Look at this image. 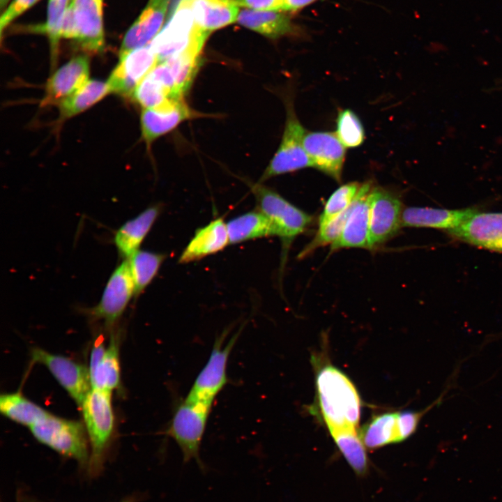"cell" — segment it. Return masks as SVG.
<instances>
[{"instance_id":"cell-1","label":"cell","mask_w":502,"mask_h":502,"mask_svg":"<svg viewBox=\"0 0 502 502\" xmlns=\"http://www.w3.org/2000/svg\"><path fill=\"white\" fill-rule=\"evenodd\" d=\"M316 386L320 411L328 430L356 429L361 402L347 376L332 365H326L317 375Z\"/></svg>"},{"instance_id":"cell-2","label":"cell","mask_w":502,"mask_h":502,"mask_svg":"<svg viewBox=\"0 0 502 502\" xmlns=\"http://www.w3.org/2000/svg\"><path fill=\"white\" fill-rule=\"evenodd\" d=\"M80 408L90 446L88 474L96 478L103 470L114 431L112 391L91 388Z\"/></svg>"},{"instance_id":"cell-3","label":"cell","mask_w":502,"mask_h":502,"mask_svg":"<svg viewBox=\"0 0 502 502\" xmlns=\"http://www.w3.org/2000/svg\"><path fill=\"white\" fill-rule=\"evenodd\" d=\"M29 429L38 441L87 469L89 443L84 425L49 413Z\"/></svg>"},{"instance_id":"cell-4","label":"cell","mask_w":502,"mask_h":502,"mask_svg":"<svg viewBox=\"0 0 502 502\" xmlns=\"http://www.w3.org/2000/svg\"><path fill=\"white\" fill-rule=\"evenodd\" d=\"M212 405L185 399L176 408L166 431L180 448L183 462H197L204 466L199 456L200 446Z\"/></svg>"},{"instance_id":"cell-5","label":"cell","mask_w":502,"mask_h":502,"mask_svg":"<svg viewBox=\"0 0 502 502\" xmlns=\"http://www.w3.org/2000/svg\"><path fill=\"white\" fill-rule=\"evenodd\" d=\"M286 121L278 149L264 170L259 183L272 177L312 167L303 146L306 130L300 123L294 107L293 99L285 100Z\"/></svg>"},{"instance_id":"cell-6","label":"cell","mask_w":502,"mask_h":502,"mask_svg":"<svg viewBox=\"0 0 502 502\" xmlns=\"http://www.w3.org/2000/svg\"><path fill=\"white\" fill-rule=\"evenodd\" d=\"M259 208L271 220L275 232L285 245L303 233L311 224L312 217L299 209L275 191L261 183L250 185Z\"/></svg>"},{"instance_id":"cell-7","label":"cell","mask_w":502,"mask_h":502,"mask_svg":"<svg viewBox=\"0 0 502 502\" xmlns=\"http://www.w3.org/2000/svg\"><path fill=\"white\" fill-rule=\"evenodd\" d=\"M227 330L215 340L209 358L196 377L186 400L212 405L215 397L227 383V362L241 330L224 344Z\"/></svg>"},{"instance_id":"cell-8","label":"cell","mask_w":502,"mask_h":502,"mask_svg":"<svg viewBox=\"0 0 502 502\" xmlns=\"http://www.w3.org/2000/svg\"><path fill=\"white\" fill-rule=\"evenodd\" d=\"M199 30L190 0H180L168 22L149 45L160 63L185 50Z\"/></svg>"},{"instance_id":"cell-9","label":"cell","mask_w":502,"mask_h":502,"mask_svg":"<svg viewBox=\"0 0 502 502\" xmlns=\"http://www.w3.org/2000/svg\"><path fill=\"white\" fill-rule=\"evenodd\" d=\"M402 204L393 192L373 186L370 195L369 249L395 236L402 226Z\"/></svg>"},{"instance_id":"cell-10","label":"cell","mask_w":502,"mask_h":502,"mask_svg":"<svg viewBox=\"0 0 502 502\" xmlns=\"http://www.w3.org/2000/svg\"><path fill=\"white\" fill-rule=\"evenodd\" d=\"M35 363L45 365L76 404L81 407L91 389L89 370L72 359L40 348L31 351Z\"/></svg>"},{"instance_id":"cell-11","label":"cell","mask_w":502,"mask_h":502,"mask_svg":"<svg viewBox=\"0 0 502 502\" xmlns=\"http://www.w3.org/2000/svg\"><path fill=\"white\" fill-rule=\"evenodd\" d=\"M133 295L135 285L128 260L124 259L111 274L99 303L90 310V314L111 326L121 317Z\"/></svg>"},{"instance_id":"cell-12","label":"cell","mask_w":502,"mask_h":502,"mask_svg":"<svg viewBox=\"0 0 502 502\" xmlns=\"http://www.w3.org/2000/svg\"><path fill=\"white\" fill-rule=\"evenodd\" d=\"M158 63L150 45L120 56L107 81L110 91L132 97L137 86Z\"/></svg>"},{"instance_id":"cell-13","label":"cell","mask_w":502,"mask_h":502,"mask_svg":"<svg viewBox=\"0 0 502 502\" xmlns=\"http://www.w3.org/2000/svg\"><path fill=\"white\" fill-rule=\"evenodd\" d=\"M453 240L502 253V212H476L459 227L446 231Z\"/></svg>"},{"instance_id":"cell-14","label":"cell","mask_w":502,"mask_h":502,"mask_svg":"<svg viewBox=\"0 0 502 502\" xmlns=\"http://www.w3.org/2000/svg\"><path fill=\"white\" fill-rule=\"evenodd\" d=\"M303 146L312 167L341 181L346 150L336 133L306 130Z\"/></svg>"},{"instance_id":"cell-15","label":"cell","mask_w":502,"mask_h":502,"mask_svg":"<svg viewBox=\"0 0 502 502\" xmlns=\"http://www.w3.org/2000/svg\"><path fill=\"white\" fill-rule=\"evenodd\" d=\"M77 30L75 40L86 51L100 53L105 49L102 0H70Z\"/></svg>"},{"instance_id":"cell-16","label":"cell","mask_w":502,"mask_h":502,"mask_svg":"<svg viewBox=\"0 0 502 502\" xmlns=\"http://www.w3.org/2000/svg\"><path fill=\"white\" fill-rule=\"evenodd\" d=\"M195 116V113L183 98L169 100L155 108L143 109L140 117L142 137L149 146L160 136Z\"/></svg>"},{"instance_id":"cell-17","label":"cell","mask_w":502,"mask_h":502,"mask_svg":"<svg viewBox=\"0 0 502 502\" xmlns=\"http://www.w3.org/2000/svg\"><path fill=\"white\" fill-rule=\"evenodd\" d=\"M370 181L361 183L340 236L331 245V250L344 248H369Z\"/></svg>"},{"instance_id":"cell-18","label":"cell","mask_w":502,"mask_h":502,"mask_svg":"<svg viewBox=\"0 0 502 502\" xmlns=\"http://www.w3.org/2000/svg\"><path fill=\"white\" fill-rule=\"evenodd\" d=\"M89 61L86 56H77L59 68L45 86L42 106L59 105L77 92L89 81Z\"/></svg>"},{"instance_id":"cell-19","label":"cell","mask_w":502,"mask_h":502,"mask_svg":"<svg viewBox=\"0 0 502 502\" xmlns=\"http://www.w3.org/2000/svg\"><path fill=\"white\" fill-rule=\"evenodd\" d=\"M170 0H149L124 36L119 56L151 43L162 29Z\"/></svg>"},{"instance_id":"cell-20","label":"cell","mask_w":502,"mask_h":502,"mask_svg":"<svg viewBox=\"0 0 502 502\" xmlns=\"http://www.w3.org/2000/svg\"><path fill=\"white\" fill-rule=\"evenodd\" d=\"M89 374L91 388L112 391L120 384L118 340L112 336L107 346L98 342L91 349Z\"/></svg>"},{"instance_id":"cell-21","label":"cell","mask_w":502,"mask_h":502,"mask_svg":"<svg viewBox=\"0 0 502 502\" xmlns=\"http://www.w3.org/2000/svg\"><path fill=\"white\" fill-rule=\"evenodd\" d=\"M237 22L242 26L266 37L277 39L283 36L303 37V29L280 10H240Z\"/></svg>"},{"instance_id":"cell-22","label":"cell","mask_w":502,"mask_h":502,"mask_svg":"<svg viewBox=\"0 0 502 502\" xmlns=\"http://www.w3.org/2000/svg\"><path fill=\"white\" fill-rule=\"evenodd\" d=\"M478 211L476 207L460 209L407 207L403 210L402 226L443 229H455Z\"/></svg>"},{"instance_id":"cell-23","label":"cell","mask_w":502,"mask_h":502,"mask_svg":"<svg viewBox=\"0 0 502 502\" xmlns=\"http://www.w3.org/2000/svg\"><path fill=\"white\" fill-rule=\"evenodd\" d=\"M229 244L227 223L217 218L198 229L180 256L179 263H189L223 250Z\"/></svg>"},{"instance_id":"cell-24","label":"cell","mask_w":502,"mask_h":502,"mask_svg":"<svg viewBox=\"0 0 502 502\" xmlns=\"http://www.w3.org/2000/svg\"><path fill=\"white\" fill-rule=\"evenodd\" d=\"M160 207H148L138 215L122 225L116 231L114 242L119 254L129 259L139 250L144 239L159 215Z\"/></svg>"},{"instance_id":"cell-25","label":"cell","mask_w":502,"mask_h":502,"mask_svg":"<svg viewBox=\"0 0 502 502\" xmlns=\"http://www.w3.org/2000/svg\"><path fill=\"white\" fill-rule=\"evenodd\" d=\"M196 25L211 32L237 22L239 6L234 0H190Z\"/></svg>"},{"instance_id":"cell-26","label":"cell","mask_w":502,"mask_h":502,"mask_svg":"<svg viewBox=\"0 0 502 502\" xmlns=\"http://www.w3.org/2000/svg\"><path fill=\"white\" fill-rule=\"evenodd\" d=\"M227 228L229 244L275 236L271 220L260 211H250L231 219L227 223Z\"/></svg>"},{"instance_id":"cell-27","label":"cell","mask_w":502,"mask_h":502,"mask_svg":"<svg viewBox=\"0 0 502 502\" xmlns=\"http://www.w3.org/2000/svg\"><path fill=\"white\" fill-rule=\"evenodd\" d=\"M397 414V412L384 413L372 418L364 426L360 435L365 446L376 449L390 443L401 442Z\"/></svg>"},{"instance_id":"cell-28","label":"cell","mask_w":502,"mask_h":502,"mask_svg":"<svg viewBox=\"0 0 502 502\" xmlns=\"http://www.w3.org/2000/svg\"><path fill=\"white\" fill-rule=\"evenodd\" d=\"M0 411L11 420L29 427L50 413L20 393L1 395Z\"/></svg>"},{"instance_id":"cell-29","label":"cell","mask_w":502,"mask_h":502,"mask_svg":"<svg viewBox=\"0 0 502 502\" xmlns=\"http://www.w3.org/2000/svg\"><path fill=\"white\" fill-rule=\"evenodd\" d=\"M336 446L352 469L358 475L367 472L368 462L365 445L356 429L329 430Z\"/></svg>"},{"instance_id":"cell-30","label":"cell","mask_w":502,"mask_h":502,"mask_svg":"<svg viewBox=\"0 0 502 502\" xmlns=\"http://www.w3.org/2000/svg\"><path fill=\"white\" fill-rule=\"evenodd\" d=\"M109 93L107 82L89 80L84 86L58 105L60 119H66L84 112Z\"/></svg>"},{"instance_id":"cell-31","label":"cell","mask_w":502,"mask_h":502,"mask_svg":"<svg viewBox=\"0 0 502 502\" xmlns=\"http://www.w3.org/2000/svg\"><path fill=\"white\" fill-rule=\"evenodd\" d=\"M165 259L162 254L139 250L128 259L135 296L142 293L154 279Z\"/></svg>"},{"instance_id":"cell-32","label":"cell","mask_w":502,"mask_h":502,"mask_svg":"<svg viewBox=\"0 0 502 502\" xmlns=\"http://www.w3.org/2000/svg\"><path fill=\"white\" fill-rule=\"evenodd\" d=\"M336 135L346 148L360 146L365 139V130L362 122L351 109L338 112L336 119Z\"/></svg>"},{"instance_id":"cell-33","label":"cell","mask_w":502,"mask_h":502,"mask_svg":"<svg viewBox=\"0 0 502 502\" xmlns=\"http://www.w3.org/2000/svg\"><path fill=\"white\" fill-rule=\"evenodd\" d=\"M132 98L144 109L155 108L174 99L169 90L149 73L135 90Z\"/></svg>"},{"instance_id":"cell-34","label":"cell","mask_w":502,"mask_h":502,"mask_svg":"<svg viewBox=\"0 0 502 502\" xmlns=\"http://www.w3.org/2000/svg\"><path fill=\"white\" fill-rule=\"evenodd\" d=\"M361 183L350 182L340 186L328 199L324 211L319 218V225H323L344 211L352 204Z\"/></svg>"},{"instance_id":"cell-35","label":"cell","mask_w":502,"mask_h":502,"mask_svg":"<svg viewBox=\"0 0 502 502\" xmlns=\"http://www.w3.org/2000/svg\"><path fill=\"white\" fill-rule=\"evenodd\" d=\"M353 203V202H352ZM352 208V204L344 211L327 222L319 225L318 231L312 241L307 245L300 256L305 257L320 246L331 243V245L340 236L346 221Z\"/></svg>"},{"instance_id":"cell-36","label":"cell","mask_w":502,"mask_h":502,"mask_svg":"<svg viewBox=\"0 0 502 502\" xmlns=\"http://www.w3.org/2000/svg\"><path fill=\"white\" fill-rule=\"evenodd\" d=\"M69 1H48L47 20L43 29L50 40L52 57H55L58 52L59 40L61 38L62 24Z\"/></svg>"},{"instance_id":"cell-37","label":"cell","mask_w":502,"mask_h":502,"mask_svg":"<svg viewBox=\"0 0 502 502\" xmlns=\"http://www.w3.org/2000/svg\"><path fill=\"white\" fill-rule=\"evenodd\" d=\"M39 0H13L0 18V35L2 38L3 31L9 24L32 7Z\"/></svg>"},{"instance_id":"cell-38","label":"cell","mask_w":502,"mask_h":502,"mask_svg":"<svg viewBox=\"0 0 502 502\" xmlns=\"http://www.w3.org/2000/svg\"><path fill=\"white\" fill-rule=\"evenodd\" d=\"M238 6L256 10H282L284 0H234Z\"/></svg>"},{"instance_id":"cell-39","label":"cell","mask_w":502,"mask_h":502,"mask_svg":"<svg viewBox=\"0 0 502 502\" xmlns=\"http://www.w3.org/2000/svg\"><path fill=\"white\" fill-rule=\"evenodd\" d=\"M319 0H284L283 11L296 13Z\"/></svg>"},{"instance_id":"cell-40","label":"cell","mask_w":502,"mask_h":502,"mask_svg":"<svg viewBox=\"0 0 502 502\" xmlns=\"http://www.w3.org/2000/svg\"><path fill=\"white\" fill-rule=\"evenodd\" d=\"M137 501H138V499H137V496H128V497L123 499L120 502H137Z\"/></svg>"},{"instance_id":"cell-41","label":"cell","mask_w":502,"mask_h":502,"mask_svg":"<svg viewBox=\"0 0 502 502\" xmlns=\"http://www.w3.org/2000/svg\"><path fill=\"white\" fill-rule=\"evenodd\" d=\"M9 1L10 0H0L1 9L3 10V8H5L8 5Z\"/></svg>"}]
</instances>
